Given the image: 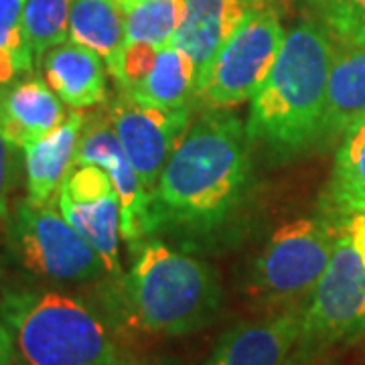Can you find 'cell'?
Segmentation results:
<instances>
[{"label":"cell","instance_id":"e0dca14e","mask_svg":"<svg viewBox=\"0 0 365 365\" xmlns=\"http://www.w3.org/2000/svg\"><path fill=\"white\" fill-rule=\"evenodd\" d=\"M365 118V47H337L317 144L327 146Z\"/></svg>","mask_w":365,"mask_h":365},{"label":"cell","instance_id":"484cf974","mask_svg":"<svg viewBox=\"0 0 365 365\" xmlns=\"http://www.w3.org/2000/svg\"><path fill=\"white\" fill-rule=\"evenodd\" d=\"M19 76H23V69L19 66V61L14 59L13 53L0 47V88L13 83Z\"/></svg>","mask_w":365,"mask_h":365},{"label":"cell","instance_id":"277c9868","mask_svg":"<svg viewBox=\"0 0 365 365\" xmlns=\"http://www.w3.org/2000/svg\"><path fill=\"white\" fill-rule=\"evenodd\" d=\"M26 365H114L120 357L106 317L61 290H13L0 302Z\"/></svg>","mask_w":365,"mask_h":365},{"label":"cell","instance_id":"7c38bea8","mask_svg":"<svg viewBox=\"0 0 365 365\" xmlns=\"http://www.w3.org/2000/svg\"><path fill=\"white\" fill-rule=\"evenodd\" d=\"M302 311L288 309L227 329L205 365H284L300 343Z\"/></svg>","mask_w":365,"mask_h":365},{"label":"cell","instance_id":"d4e9b609","mask_svg":"<svg viewBox=\"0 0 365 365\" xmlns=\"http://www.w3.org/2000/svg\"><path fill=\"white\" fill-rule=\"evenodd\" d=\"M16 148L0 126V220L9 213V199L16 177Z\"/></svg>","mask_w":365,"mask_h":365},{"label":"cell","instance_id":"f1b7e54d","mask_svg":"<svg viewBox=\"0 0 365 365\" xmlns=\"http://www.w3.org/2000/svg\"><path fill=\"white\" fill-rule=\"evenodd\" d=\"M284 365H302V359H300L299 355H297V357H294V355H290V357H288V361Z\"/></svg>","mask_w":365,"mask_h":365},{"label":"cell","instance_id":"83f0119b","mask_svg":"<svg viewBox=\"0 0 365 365\" xmlns=\"http://www.w3.org/2000/svg\"><path fill=\"white\" fill-rule=\"evenodd\" d=\"M14 355V339L9 327H0V365H11Z\"/></svg>","mask_w":365,"mask_h":365},{"label":"cell","instance_id":"7a4b0ae2","mask_svg":"<svg viewBox=\"0 0 365 365\" xmlns=\"http://www.w3.org/2000/svg\"><path fill=\"white\" fill-rule=\"evenodd\" d=\"M335 57L337 45L317 19H302L292 26L272 71L252 98L246 124L250 143L278 158L317 144Z\"/></svg>","mask_w":365,"mask_h":365},{"label":"cell","instance_id":"3957f363","mask_svg":"<svg viewBox=\"0 0 365 365\" xmlns=\"http://www.w3.org/2000/svg\"><path fill=\"white\" fill-rule=\"evenodd\" d=\"M106 302L108 313L124 329L181 337L215 321L223 292L209 264L148 240L130 272L118 276Z\"/></svg>","mask_w":365,"mask_h":365},{"label":"cell","instance_id":"9a60e30c","mask_svg":"<svg viewBox=\"0 0 365 365\" xmlns=\"http://www.w3.org/2000/svg\"><path fill=\"white\" fill-rule=\"evenodd\" d=\"M43 79L71 110L104 104L108 98V67L100 55L67 39L39 61Z\"/></svg>","mask_w":365,"mask_h":365},{"label":"cell","instance_id":"30bf717a","mask_svg":"<svg viewBox=\"0 0 365 365\" xmlns=\"http://www.w3.org/2000/svg\"><path fill=\"white\" fill-rule=\"evenodd\" d=\"M67 222L98 252L110 276H120L122 211L114 182L93 165L73 167L57 195Z\"/></svg>","mask_w":365,"mask_h":365},{"label":"cell","instance_id":"f546056e","mask_svg":"<svg viewBox=\"0 0 365 365\" xmlns=\"http://www.w3.org/2000/svg\"><path fill=\"white\" fill-rule=\"evenodd\" d=\"M118 2H120V4H122L124 9H126V6H130V4H132V2H134V0H118Z\"/></svg>","mask_w":365,"mask_h":365},{"label":"cell","instance_id":"8fae6325","mask_svg":"<svg viewBox=\"0 0 365 365\" xmlns=\"http://www.w3.org/2000/svg\"><path fill=\"white\" fill-rule=\"evenodd\" d=\"M79 165L100 167L112 179L122 211V240L128 244L130 252L138 254L146 244V237L153 235L150 195L132 167L130 158L126 157L108 114L86 116L76 153V167Z\"/></svg>","mask_w":365,"mask_h":365},{"label":"cell","instance_id":"4fadbf2b","mask_svg":"<svg viewBox=\"0 0 365 365\" xmlns=\"http://www.w3.org/2000/svg\"><path fill=\"white\" fill-rule=\"evenodd\" d=\"M266 2L258 0H185V13L173 45L187 53L197 71V93L205 83L209 69L223 45L248 19V14Z\"/></svg>","mask_w":365,"mask_h":365},{"label":"cell","instance_id":"5bb4252c","mask_svg":"<svg viewBox=\"0 0 365 365\" xmlns=\"http://www.w3.org/2000/svg\"><path fill=\"white\" fill-rule=\"evenodd\" d=\"M69 112L57 93L37 76L13 81L0 90V126L14 146L25 148L59 128Z\"/></svg>","mask_w":365,"mask_h":365},{"label":"cell","instance_id":"d6986e66","mask_svg":"<svg viewBox=\"0 0 365 365\" xmlns=\"http://www.w3.org/2000/svg\"><path fill=\"white\" fill-rule=\"evenodd\" d=\"M69 41L88 47L104 59L108 73L116 78L126 47V11L118 0H73Z\"/></svg>","mask_w":365,"mask_h":365},{"label":"cell","instance_id":"9c48e42d","mask_svg":"<svg viewBox=\"0 0 365 365\" xmlns=\"http://www.w3.org/2000/svg\"><path fill=\"white\" fill-rule=\"evenodd\" d=\"M108 118L153 199L165 165L191 126V108L160 110L136 104L128 96L120 93L108 108Z\"/></svg>","mask_w":365,"mask_h":365},{"label":"cell","instance_id":"cb8c5ba5","mask_svg":"<svg viewBox=\"0 0 365 365\" xmlns=\"http://www.w3.org/2000/svg\"><path fill=\"white\" fill-rule=\"evenodd\" d=\"M26 0H0V47L13 53L23 73L33 71L35 55L25 29Z\"/></svg>","mask_w":365,"mask_h":365},{"label":"cell","instance_id":"1f68e13d","mask_svg":"<svg viewBox=\"0 0 365 365\" xmlns=\"http://www.w3.org/2000/svg\"><path fill=\"white\" fill-rule=\"evenodd\" d=\"M2 325H4V323H2V317H0V327H2Z\"/></svg>","mask_w":365,"mask_h":365},{"label":"cell","instance_id":"8992f818","mask_svg":"<svg viewBox=\"0 0 365 365\" xmlns=\"http://www.w3.org/2000/svg\"><path fill=\"white\" fill-rule=\"evenodd\" d=\"M337 223L300 217L280 225L254 262L248 294L270 311L304 309L333 256Z\"/></svg>","mask_w":365,"mask_h":365},{"label":"cell","instance_id":"ffe728a7","mask_svg":"<svg viewBox=\"0 0 365 365\" xmlns=\"http://www.w3.org/2000/svg\"><path fill=\"white\" fill-rule=\"evenodd\" d=\"M327 207L341 217L365 213V118L341 138L327 182Z\"/></svg>","mask_w":365,"mask_h":365},{"label":"cell","instance_id":"2e32d148","mask_svg":"<svg viewBox=\"0 0 365 365\" xmlns=\"http://www.w3.org/2000/svg\"><path fill=\"white\" fill-rule=\"evenodd\" d=\"M83 124L86 114L81 110H71L59 128L23 148L26 199L35 203H47L57 199L67 175L76 167V153Z\"/></svg>","mask_w":365,"mask_h":365},{"label":"cell","instance_id":"52a82bcc","mask_svg":"<svg viewBox=\"0 0 365 365\" xmlns=\"http://www.w3.org/2000/svg\"><path fill=\"white\" fill-rule=\"evenodd\" d=\"M9 242L29 272L53 282H91L104 278L98 252L73 230L57 199H23L9 220Z\"/></svg>","mask_w":365,"mask_h":365},{"label":"cell","instance_id":"6da1fadb","mask_svg":"<svg viewBox=\"0 0 365 365\" xmlns=\"http://www.w3.org/2000/svg\"><path fill=\"white\" fill-rule=\"evenodd\" d=\"M250 138L242 120L211 112L189 126L150 199L153 235H203L230 220L246 195Z\"/></svg>","mask_w":365,"mask_h":365},{"label":"cell","instance_id":"5b68a950","mask_svg":"<svg viewBox=\"0 0 365 365\" xmlns=\"http://www.w3.org/2000/svg\"><path fill=\"white\" fill-rule=\"evenodd\" d=\"M365 335V213L343 215L333 256L302 311V353Z\"/></svg>","mask_w":365,"mask_h":365},{"label":"cell","instance_id":"4316f807","mask_svg":"<svg viewBox=\"0 0 365 365\" xmlns=\"http://www.w3.org/2000/svg\"><path fill=\"white\" fill-rule=\"evenodd\" d=\"M114 365H177L167 355H120Z\"/></svg>","mask_w":365,"mask_h":365},{"label":"cell","instance_id":"4dcf8cb0","mask_svg":"<svg viewBox=\"0 0 365 365\" xmlns=\"http://www.w3.org/2000/svg\"><path fill=\"white\" fill-rule=\"evenodd\" d=\"M297 2H299V0H297ZM300 2H307V4H309V2H311V0H300Z\"/></svg>","mask_w":365,"mask_h":365},{"label":"cell","instance_id":"603a6c76","mask_svg":"<svg viewBox=\"0 0 365 365\" xmlns=\"http://www.w3.org/2000/svg\"><path fill=\"white\" fill-rule=\"evenodd\" d=\"M309 4L337 47H365V0H311Z\"/></svg>","mask_w":365,"mask_h":365},{"label":"cell","instance_id":"ac0fdd59","mask_svg":"<svg viewBox=\"0 0 365 365\" xmlns=\"http://www.w3.org/2000/svg\"><path fill=\"white\" fill-rule=\"evenodd\" d=\"M136 104L182 110L197 100V71L191 57L177 45H167L157 53L148 73L130 90L120 91Z\"/></svg>","mask_w":365,"mask_h":365},{"label":"cell","instance_id":"7402d4cb","mask_svg":"<svg viewBox=\"0 0 365 365\" xmlns=\"http://www.w3.org/2000/svg\"><path fill=\"white\" fill-rule=\"evenodd\" d=\"M73 0H26L25 29L35 61L69 39V16Z\"/></svg>","mask_w":365,"mask_h":365},{"label":"cell","instance_id":"44dd1931","mask_svg":"<svg viewBox=\"0 0 365 365\" xmlns=\"http://www.w3.org/2000/svg\"><path fill=\"white\" fill-rule=\"evenodd\" d=\"M126 11V45L163 49L173 43L185 0H134Z\"/></svg>","mask_w":365,"mask_h":365},{"label":"cell","instance_id":"ba28073f","mask_svg":"<svg viewBox=\"0 0 365 365\" xmlns=\"http://www.w3.org/2000/svg\"><path fill=\"white\" fill-rule=\"evenodd\" d=\"M287 31L268 4L256 6L215 57L197 100L211 110H223L252 100L282 49Z\"/></svg>","mask_w":365,"mask_h":365},{"label":"cell","instance_id":"d6a6232c","mask_svg":"<svg viewBox=\"0 0 365 365\" xmlns=\"http://www.w3.org/2000/svg\"><path fill=\"white\" fill-rule=\"evenodd\" d=\"M258 2H266V0H258Z\"/></svg>","mask_w":365,"mask_h":365}]
</instances>
